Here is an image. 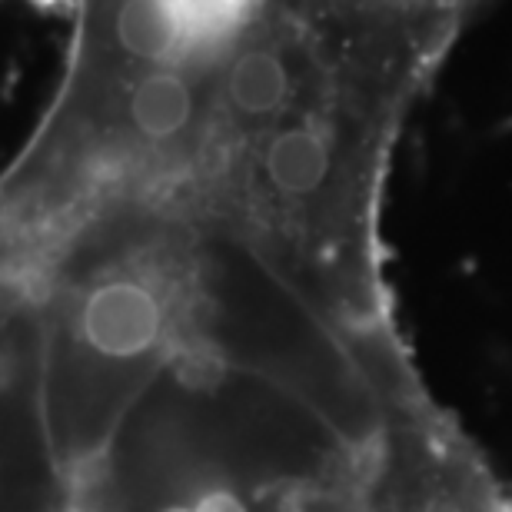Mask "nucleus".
Masks as SVG:
<instances>
[{
    "mask_svg": "<svg viewBox=\"0 0 512 512\" xmlns=\"http://www.w3.org/2000/svg\"><path fill=\"white\" fill-rule=\"evenodd\" d=\"M64 74L0 173V263L100 203L356 280L389 127L473 0H67Z\"/></svg>",
    "mask_w": 512,
    "mask_h": 512,
    "instance_id": "1",
    "label": "nucleus"
},
{
    "mask_svg": "<svg viewBox=\"0 0 512 512\" xmlns=\"http://www.w3.org/2000/svg\"><path fill=\"white\" fill-rule=\"evenodd\" d=\"M237 253L247 250L177 213L114 200L0 270L30 296L40 423L70 503L163 376L210 346Z\"/></svg>",
    "mask_w": 512,
    "mask_h": 512,
    "instance_id": "2",
    "label": "nucleus"
},
{
    "mask_svg": "<svg viewBox=\"0 0 512 512\" xmlns=\"http://www.w3.org/2000/svg\"><path fill=\"white\" fill-rule=\"evenodd\" d=\"M0 512H74L50 459L37 399L30 296L0 273Z\"/></svg>",
    "mask_w": 512,
    "mask_h": 512,
    "instance_id": "3",
    "label": "nucleus"
},
{
    "mask_svg": "<svg viewBox=\"0 0 512 512\" xmlns=\"http://www.w3.org/2000/svg\"><path fill=\"white\" fill-rule=\"evenodd\" d=\"M0 4H4V0H0Z\"/></svg>",
    "mask_w": 512,
    "mask_h": 512,
    "instance_id": "4",
    "label": "nucleus"
}]
</instances>
